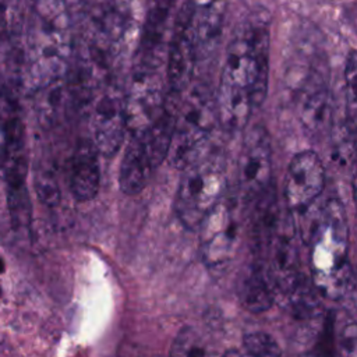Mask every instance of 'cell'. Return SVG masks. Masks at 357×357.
Instances as JSON below:
<instances>
[{"instance_id": "cell-9", "label": "cell", "mask_w": 357, "mask_h": 357, "mask_svg": "<svg viewBox=\"0 0 357 357\" xmlns=\"http://www.w3.org/2000/svg\"><path fill=\"white\" fill-rule=\"evenodd\" d=\"M166 93L180 98L190 86L197 66L195 32L188 4H183L174 20L166 53Z\"/></svg>"}, {"instance_id": "cell-23", "label": "cell", "mask_w": 357, "mask_h": 357, "mask_svg": "<svg viewBox=\"0 0 357 357\" xmlns=\"http://www.w3.org/2000/svg\"><path fill=\"white\" fill-rule=\"evenodd\" d=\"M356 77H357V57L356 52L350 50L346 59L344 67V100H346V116L347 119L356 124Z\"/></svg>"}, {"instance_id": "cell-4", "label": "cell", "mask_w": 357, "mask_h": 357, "mask_svg": "<svg viewBox=\"0 0 357 357\" xmlns=\"http://www.w3.org/2000/svg\"><path fill=\"white\" fill-rule=\"evenodd\" d=\"M218 123L215 95L204 82L188 86L180 96L173 137L167 152L169 163L183 170L204 155Z\"/></svg>"}, {"instance_id": "cell-10", "label": "cell", "mask_w": 357, "mask_h": 357, "mask_svg": "<svg viewBox=\"0 0 357 357\" xmlns=\"http://www.w3.org/2000/svg\"><path fill=\"white\" fill-rule=\"evenodd\" d=\"M328 66L318 56L297 82V107L304 132L318 138L331 121V98L328 88Z\"/></svg>"}, {"instance_id": "cell-14", "label": "cell", "mask_w": 357, "mask_h": 357, "mask_svg": "<svg viewBox=\"0 0 357 357\" xmlns=\"http://www.w3.org/2000/svg\"><path fill=\"white\" fill-rule=\"evenodd\" d=\"M174 0H155L146 13L137 52V64L159 70L166 61L169 18Z\"/></svg>"}, {"instance_id": "cell-15", "label": "cell", "mask_w": 357, "mask_h": 357, "mask_svg": "<svg viewBox=\"0 0 357 357\" xmlns=\"http://www.w3.org/2000/svg\"><path fill=\"white\" fill-rule=\"evenodd\" d=\"M187 4L195 32L197 61L208 59L219 40L227 0H188Z\"/></svg>"}, {"instance_id": "cell-13", "label": "cell", "mask_w": 357, "mask_h": 357, "mask_svg": "<svg viewBox=\"0 0 357 357\" xmlns=\"http://www.w3.org/2000/svg\"><path fill=\"white\" fill-rule=\"evenodd\" d=\"M266 276L276 291L284 298L304 278L298 269V252L294 240L291 220L279 223V227L268 247Z\"/></svg>"}, {"instance_id": "cell-6", "label": "cell", "mask_w": 357, "mask_h": 357, "mask_svg": "<svg viewBox=\"0 0 357 357\" xmlns=\"http://www.w3.org/2000/svg\"><path fill=\"white\" fill-rule=\"evenodd\" d=\"M201 229L199 250L209 271L225 269L236 255L240 236L238 199L223 195L205 215Z\"/></svg>"}, {"instance_id": "cell-22", "label": "cell", "mask_w": 357, "mask_h": 357, "mask_svg": "<svg viewBox=\"0 0 357 357\" xmlns=\"http://www.w3.org/2000/svg\"><path fill=\"white\" fill-rule=\"evenodd\" d=\"M243 347L251 356H279L282 353L278 342L269 333L261 331L245 333Z\"/></svg>"}, {"instance_id": "cell-11", "label": "cell", "mask_w": 357, "mask_h": 357, "mask_svg": "<svg viewBox=\"0 0 357 357\" xmlns=\"http://www.w3.org/2000/svg\"><path fill=\"white\" fill-rule=\"evenodd\" d=\"M325 185V170L319 156L305 149L293 156L284 178V201L290 212L303 215L321 197Z\"/></svg>"}, {"instance_id": "cell-18", "label": "cell", "mask_w": 357, "mask_h": 357, "mask_svg": "<svg viewBox=\"0 0 357 357\" xmlns=\"http://www.w3.org/2000/svg\"><path fill=\"white\" fill-rule=\"evenodd\" d=\"M238 296L243 307L252 314L264 312L272 307L275 291L266 272L258 262L245 271L240 282Z\"/></svg>"}, {"instance_id": "cell-1", "label": "cell", "mask_w": 357, "mask_h": 357, "mask_svg": "<svg viewBox=\"0 0 357 357\" xmlns=\"http://www.w3.org/2000/svg\"><path fill=\"white\" fill-rule=\"evenodd\" d=\"M269 32L262 21L241 24L230 39L215 95L218 123L227 131L247 124L254 107L261 106L268 88Z\"/></svg>"}, {"instance_id": "cell-2", "label": "cell", "mask_w": 357, "mask_h": 357, "mask_svg": "<svg viewBox=\"0 0 357 357\" xmlns=\"http://www.w3.org/2000/svg\"><path fill=\"white\" fill-rule=\"evenodd\" d=\"M74 54L73 25L64 0H35L28 15L22 75L32 91L64 79Z\"/></svg>"}, {"instance_id": "cell-16", "label": "cell", "mask_w": 357, "mask_h": 357, "mask_svg": "<svg viewBox=\"0 0 357 357\" xmlns=\"http://www.w3.org/2000/svg\"><path fill=\"white\" fill-rule=\"evenodd\" d=\"M100 185L99 152L91 139H81L74 151L70 173V190L79 201H91L96 197Z\"/></svg>"}, {"instance_id": "cell-27", "label": "cell", "mask_w": 357, "mask_h": 357, "mask_svg": "<svg viewBox=\"0 0 357 357\" xmlns=\"http://www.w3.org/2000/svg\"><path fill=\"white\" fill-rule=\"evenodd\" d=\"M0 294H1V289H0Z\"/></svg>"}, {"instance_id": "cell-19", "label": "cell", "mask_w": 357, "mask_h": 357, "mask_svg": "<svg viewBox=\"0 0 357 357\" xmlns=\"http://www.w3.org/2000/svg\"><path fill=\"white\" fill-rule=\"evenodd\" d=\"M20 124L15 117L0 116V177L4 176L11 155L22 151Z\"/></svg>"}, {"instance_id": "cell-12", "label": "cell", "mask_w": 357, "mask_h": 357, "mask_svg": "<svg viewBox=\"0 0 357 357\" xmlns=\"http://www.w3.org/2000/svg\"><path fill=\"white\" fill-rule=\"evenodd\" d=\"M93 144L99 155L114 156L124 141L127 132L124 93L114 85L102 89L93 107Z\"/></svg>"}, {"instance_id": "cell-7", "label": "cell", "mask_w": 357, "mask_h": 357, "mask_svg": "<svg viewBox=\"0 0 357 357\" xmlns=\"http://www.w3.org/2000/svg\"><path fill=\"white\" fill-rule=\"evenodd\" d=\"M272 145L269 132L254 126L245 135L238 158L237 188L240 201L252 204L271 185Z\"/></svg>"}, {"instance_id": "cell-20", "label": "cell", "mask_w": 357, "mask_h": 357, "mask_svg": "<svg viewBox=\"0 0 357 357\" xmlns=\"http://www.w3.org/2000/svg\"><path fill=\"white\" fill-rule=\"evenodd\" d=\"M21 26V0H0V45L14 40Z\"/></svg>"}, {"instance_id": "cell-24", "label": "cell", "mask_w": 357, "mask_h": 357, "mask_svg": "<svg viewBox=\"0 0 357 357\" xmlns=\"http://www.w3.org/2000/svg\"><path fill=\"white\" fill-rule=\"evenodd\" d=\"M336 343L342 354L356 356V321L349 311H344L340 319Z\"/></svg>"}, {"instance_id": "cell-3", "label": "cell", "mask_w": 357, "mask_h": 357, "mask_svg": "<svg viewBox=\"0 0 357 357\" xmlns=\"http://www.w3.org/2000/svg\"><path fill=\"white\" fill-rule=\"evenodd\" d=\"M310 269L324 297L354 301V273L349 261V227L342 202L326 201L311 234Z\"/></svg>"}, {"instance_id": "cell-21", "label": "cell", "mask_w": 357, "mask_h": 357, "mask_svg": "<svg viewBox=\"0 0 357 357\" xmlns=\"http://www.w3.org/2000/svg\"><path fill=\"white\" fill-rule=\"evenodd\" d=\"M172 356H205L208 350L204 346L201 336L192 328L181 329L170 349Z\"/></svg>"}, {"instance_id": "cell-5", "label": "cell", "mask_w": 357, "mask_h": 357, "mask_svg": "<svg viewBox=\"0 0 357 357\" xmlns=\"http://www.w3.org/2000/svg\"><path fill=\"white\" fill-rule=\"evenodd\" d=\"M183 170L176 197V213L184 227L194 230L225 195L226 167L222 156L204 153Z\"/></svg>"}, {"instance_id": "cell-25", "label": "cell", "mask_w": 357, "mask_h": 357, "mask_svg": "<svg viewBox=\"0 0 357 357\" xmlns=\"http://www.w3.org/2000/svg\"><path fill=\"white\" fill-rule=\"evenodd\" d=\"M35 187H36V194L40 198V201L49 206L57 205L60 199V191L57 187V183L54 181L53 176L49 173H42L38 174L35 180Z\"/></svg>"}, {"instance_id": "cell-8", "label": "cell", "mask_w": 357, "mask_h": 357, "mask_svg": "<svg viewBox=\"0 0 357 357\" xmlns=\"http://www.w3.org/2000/svg\"><path fill=\"white\" fill-rule=\"evenodd\" d=\"M124 93L127 131H144L160 113L166 102L165 82L156 68L135 66Z\"/></svg>"}, {"instance_id": "cell-17", "label": "cell", "mask_w": 357, "mask_h": 357, "mask_svg": "<svg viewBox=\"0 0 357 357\" xmlns=\"http://www.w3.org/2000/svg\"><path fill=\"white\" fill-rule=\"evenodd\" d=\"M156 169L139 135H131L120 165L119 185L127 195H137Z\"/></svg>"}, {"instance_id": "cell-26", "label": "cell", "mask_w": 357, "mask_h": 357, "mask_svg": "<svg viewBox=\"0 0 357 357\" xmlns=\"http://www.w3.org/2000/svg\"><path fill=\"white\" fill-rule=\"evenodd\" d=\"M4 271V262L0 259V273Z\"/></svg>"}]
</instances>
